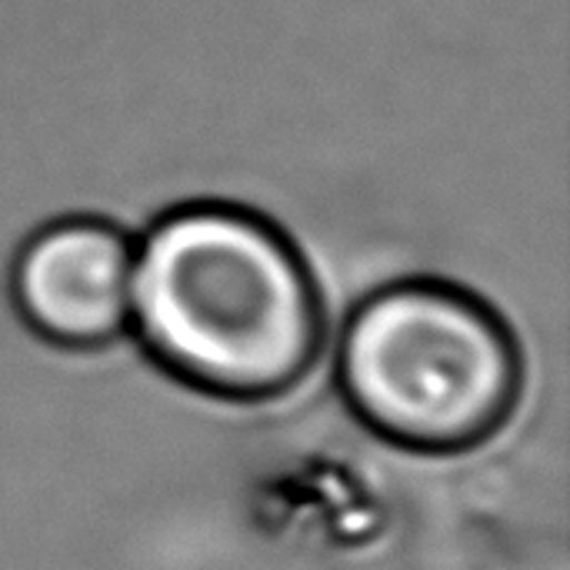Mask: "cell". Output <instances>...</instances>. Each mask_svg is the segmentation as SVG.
Returning a JSON list of instances; mask_svg holds the SVG:
<instances>
[{"label":"cell","instance_id":"1","mask_svg":"<svg viewBox=\"0 0 570 570\" xmlns=\"http://www.w3.org/2000/svg\"><path fill=\"white\" fill-rule=\"evenodd\" d=\"M130 327L174 384L220 404H271L314 374L327 347V297L274 217L204 197L144 227Z\"/></svg>","mask_w":570,"mask_h":570},{"label":"cell","instance_id":"2","mask_svg":"<svg viewBox=\"0 0 570 570\" xmlns=\"http://www.w3.org/2000/svg\"><path fill=\"white\" fill-rule=\"evenodd\" d=\"M334 377L354 421L391 448L458 458L494 441L524 397V347L464 284L397 277L344 317Z\"/></svg>","mask_w":570,"mask_h":570},{"label":"cell","instance_id":"3","mask_svg":"<svg viewBox=\"0 0 570 570\" xmlns=\"http://www.w3.org/2000/svg\"><path fill=\"white\" fill-rule=\"evenodd\" d=\"M137 240L104 214H63L33 227L7 264L17 321L63 354H100L130 331Z\"/></svg>","mask_w":570,"mask_h":570}]
</instances>
